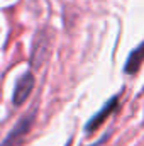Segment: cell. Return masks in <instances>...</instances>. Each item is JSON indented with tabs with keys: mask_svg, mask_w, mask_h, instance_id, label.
Returning a JSON list of instances; mask_svg holds the SVG:
<instances>
[{
	"mask_svg": "<svg viewBox=\"0 0 144 146\" xmlns=\"http://www.w3.org/2000/svg\"><path fill=\"white\" fill-rule=\"evenodd\" d=\"M34 117H36L34 112H27L26 115H22V117L17 121V124L12 127V131L7 134V138H5V141L2 143V146H17L19 145V143L26 138V134L31 131L32 122H34Z\"/></svg>",
	"mask_w": 144,
	"mask_h": 146,
	"instance_id": "6da1fadb",
	"label": "cell"
},
{
	"mask_svg": "<svg viewBox=\"0 0 144 146\" xmlns=\"http://www.w3.org/2000/svg\"><path fill=\"white\" fill-rule=\"evenodd\" d=\"M34 85H36L34 75L31 72L22 73V75L17 78L15 88H14V94H12V102H14V106H22V104L29 99V95L32 94Z\"/></svg>",
	"mask_w": 144,
	"mask_h": 146,
	"instance_id": "7a4b0ae2",
	"label": "cell"
},
{
	"mask_svg": "<svg viewBox=\"0 0 144 146\" xmlns=\"http://www.w3.org/2000/svg\"><path fill=\"white\" fill-rule=\"evenodd\" d=\"M51 49V37L46 33H39L34 39V46H32V54H31V63L32 66H39L49 54Z\"/></svg>",
	"mask_w": 144,
	"mask_h": 146,
	"instance_id": "3957f363",
	"label": "cell"
},
{
	"mask_svg": "<svg viewBox=\"0 0 144 146\" xmlns=\"http://www.w3.org/2000/svg\"><path fill=\"white\" fill-rule=\"evenodd\" d=\"M117 100H119V97H117V95H115V97H112L107 104H105L102 109L98 110V112H97V114L88 121V122H87V131H88V133H92V131H93V129H97L100 124H104V121H105L108 115L115 110V107H117Z\"/></svg>",
	"mask_w": 144,
	"mask_h": 146,
	"instance_id": "277c9868",
	"label": "cell"
},
{
	"mask_svg": "<svg viewBox=\"0 0 144 146\" xmlns=\"http://www.w3.org/2000/svg\"><path fill=\"white\" fill-rule=\"evenodd\" d=\"M143 60H144V42H141V44L129 54L127 63H126V66H124V72L127 73V75H134V73L141 68Z\"/></svg>",
	"mask_w": 144,
	"mask_h": 146,
	"instance_id": "5b68a950",
	"label": "cell"
}]
</instances>
